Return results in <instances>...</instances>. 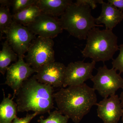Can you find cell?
<instances>
[{"instance_id":"d6986e66","label":"cell","mask_w":123,"mask_h":123,"mask_svg":"<svg viewBox=\"0 0 123 123\" xmlns=\"http://www.w3.org/2000/svg\"><path fill=\"white\" fill-rule=\"evenodd\" d=\"M69 119L59 111L55 110L50 112L47 118L44 119L41 116L38 121L40 123H68Z\"/></svg>"},{"instance_id":"d4e9b609","label":"cell","mask_w":123,"mask_h":123,"mask_svg":"<svg viewBox=\"0 0 123 123\" xmlns=\"http://www.w3.org/2000/svg\"><path fill=\"white\" fill-rule=\"evenodd\" d=\"M11 0H0V5L1 7H7L11 6Z\"/></svg>"},{"instance_id":"52a82bcc","label":"cell","mask_w":123,"mask_h":123,"mask_svg":"<svg viewBox=\"0 0 123 123\" xmlns=\"http://www.w3.org/2000/svg\"><path fill=\"white\" fill-rule=\"evenodd\" d=\"M6 40L18 56H25L32 42L36 38L27 26L14 21L6 32Z\"/></svg>"},{"instance_id":"ba28073f","label":"cell","mask_w":123,"mask_h":123,"mask_svg":"<svg viewBox=\"0 0 123 123\" xmlns=\"http://www.w3.org/2000/svg\"><path fill=\"white\" fill-rule=\"evenodd\" d=\"M96 63L93 61L90 63H85L84 61L70 62L66 67L63 87L82 85L91 79Z\"/></svg>"},{"instance_id":"277c9868","label":"cell","mask_w":123,"mask_h":123,"mask_svg":"<svg viewBox=\"0 0 123 123\" xmlns=\"http://www.w3.org/2000/svg\"><path fill=\"white\" fill-rule=\"evenodd\" d=\"M91 9L88 5L73 2L60 18L63 30L80 40L86 39L91 29L103 27L96 24L95 18L91 14Z\"/></svg>"},{"instance_id":"cb8c5ba5","label":"cell","mask_w":123,"mask_h":123,"mask_svg":"<svg viewBox=\"0 0 123 123\" xmlns=\"http://www.w3.org/2000/svg\"><path fill=\"white\" fill-rule=\"evenodd\" d=\"M108 2L122 12L123 11V0H108Z\"/></svg>"},{"instance_id":"484cf974","label":"cell","mask_w":123,"mask_h":123,"mask_svg":"<svg viewBox=\"0 0 123 123\" xmlns=\"http://www.w3.org/2000/svg\"><path fill=\"white\" fill-rule=\"evenodd\" d=\"M122 89H123V91L120 94L119 98L120 99V102H121V106L122 108V116L121 117V118H122L121 119H122V123H123V88Z\"/></svg>"},{"instance_id":"ac0fdd59","label":"cell","mask_w":123,"mask_h":123,"mask_svg":"<svg viewBox=\"0 0 123 123\" xmlns=\"http://www.w3.org/2000/svg\"><path fill=\"white\" fill-rule=\"evenodd\" d=\"M13 22V15L7 7H0V39Z\"/></svg>"},{"instance_id":"6da1fadb","label":"cell","mask_w":123,"mask_h":123,"mask_svg":"<svg viewBox=\"0 0 123 123\" xmlns=\"http://www.w3.org/2000/svg\"><path fill=\"white\" fill-rule=\"evenodd\" d=\"M53 96L58 111L75 123H80L98 104L95 90L85 83L62 88Z\"/></svg>"},{"instance_id":"4fadbf2b","label":"cell","mask_w":123,"mask_h":123,"mask_svg":"<svg viewBox=\"0 0 123 123\" xmlns=\"http://www.w3.org/2000/svg\"><path fill=\"white\" fill-rule=\"evenodd\" d=\"M102 11L98 17L95 18L96 24L103 23L106 29L112 30L123 19V13L119 9L108 2L102 4Z\"/></svg>"},{"instance_id":"ffe728a7","label":"cell","mask_w":123,"mask_h":123,"mask_svg":"<svg viewBox=\"0 0 123 123\" xmlns=\"http://www.w3.org/2000/svg\"><path fill=\"white\" fill-rule=\"evenodd\" d=\"M38 0H11V6L13 14L18 13L32 5L36 4Z\"/></svg>"},{"instance_id":"3957f363","label":"cell","mask_w":123,"mask_h":123,"mask_svg":"<svg viewBox=\"0 0 123 123\" xmlns=\"http://www.w3.org/2000/svg\"><path fill=\"white\" fill-rule=\"evenodd\" d=\"M85 47L81 52L83 57L90 58L95 62L113 60L119 50L118 37L111 30L93 28L88 33Z\"/></svg>"},{"instance_id":"30bf717a","label":"cell","mask_w":123,"mask_h":123,"mask_svg":"<svg viewBox=\"0 0 123 123\" xmlns=\"http://www.w3.org/2000/svg\"><path fill=\"white\" fill-rule=\"evenodd\" d=\"M27 27L35 35L52 39L63 30L60 18L42 13Z\"/></svg>"},{"instance_id":"8fae6325","label":"cell","mask_w":123,"mask_h":123,"mask_svg":"<svg viewBox=\"0 0 123 123\" xmlns=\"http://www.w3.org/2000/svg\"><path fill=\"white\" fill-rule=\"evenodd\" d=\"M66 68L64 64L53 62L43 66L34 76L42 84L53 87H63Z\"/></svg>"},{"instance_id":"7a4b0ae2","label":"cell","mask_w":123,"mask_h":123,"mask_svg":"<svg viewBox=\"0 0 123 123\" xmlns=\"http://www.w3.org/2000/svg\"><path fill=\"white\" fill-rule=\"evenodd\" d=\"M54 93L53 87L39 82L33 75L24 82L15 95L18 111L49 113L54 107Z\"/></svg>"},{"instance_id":"5b68a950","label":"cell","mask_w":123,"mask_h":123,"mask_svg":"<svg viewBox=\"0 0 123 123\" xmlns=\"http://www.w3.org/2000/svg\"><path fill=\"white\" fill-rule=\"evenodd\" d=\"M54 45L53 39L36 37L24 56L25 62L37 73L46 65L55 61Z\"/></svg>"},{"instance_id":"9a60e30c","label":"cell","mask_w":123,"mask_h":123,"mask_svg":"<svg viewBox=\"0 0 123 123\" xmlns=\"http://www.w3.org/2000/svg\"><path fill=\"white\" fill-rule=\"evenodd\" d=\"M11 95L6 97L4 92V98L0 104V123H12L17 117V105L10 98Z\"/></svg>"},{"instance_id":"2e32d148","label":"cell","mask_w":123,"mask_h":123,"mask_svg":"<svg viewBox=\"0 0 123 123\" xmlns=\"http://www.w3.org/2000/svg\"><path fill=\"white\" fill-rule=\"evenodd\" d=\"M2 45V49L0 51V72L4 75L10 65L12 62H17L18 57L6 40Z\"/></svg>"},{"instance_id":"44dd1931","label":"cell","mask_w":123,"mask_h":123,"mask_svg":"<svg viewBox=\"0 0 123 123\" xmlns=\"http://www.w3.org/2000/svg\"><path fill=\"white\" fill-rule=\"evenodd\" d=\"M120 52L118 57L112 60V68L119 71L120 74L123 73V43L119 46Z\"/></svg>"},{"instance_id":"603a6c76","label":"cell","mask_w":123,"mask_h":123,"mask_svg":"<svg viewBox=\"0 0 123 123\" xmlns=\"http://www.w3.org/2000/svg\"><path fill=\"white\" fill-rule=\"evenodd\" d=\"M103 2V0H77L75 2L77 4H83L88 5L92 9H94L97 7V4L98 3L102 4Z\"/></svg>"},{"instance_id":"7c38bea8","label":"cell","mask_w":123,"mask_h":123,"mask_svg":"<svg viewBox=\"0 0 123 123\" xmlns=\"http://www.w3.org/2000/svg\"><path fill=\"white\" fill-rule=\"evenodd\" d=\"M97 106L98 116L104 123H118L122 117V108L118 95L104 98Z\"/></svg>"},{"instance_id":"e0dca14e","label":"cell","mask_w":123,"mask_h":123,"mask_svg":"<svg viewBox=\"0 0 123 123\" xmlns=\"http://www.w3.org/2000/svg\"><path fill=\"white\" fill-rule=\"evenodd\" d=\"M41 14L40 10L36 4L18 13L13 14V20L17 23L27 26Z\"/></svg>"},{"instance_id":"5bb4252c","label":"cell","mask_w":123,"mask_h":123,"mask_svg":"<svg viewBox=\"0 0 123 123\" xmlns=\"http://www.w3.org/2000/svg\"><path fill=\"white\" fill-rule=\"evenodd\" d=\"M73 2L71 0H38L36 5L42 14L58 18Z\"/></svg>"},{"instance_id":"9c48e42d","label":"cell","mask_w":123,"mask_h":123,"mask_svg":"<svg viewBox=\"0 0 123 123\" xmlns=\"http://www.w3.org/2000/svg\"><path fill=\"white\" fill-rule=\"evenodd\" d=\"M18 57V61L7 68L5 83L13 90L14 97L24 82L31 77L34 73H36L24 60V56Z\"/></svg>"},{"instance_id":"8992f818","label":"cell","mask_w":123,"mask_h":123,"mask_svg":"<svg viewBox=\"0 0 123 123\" xmlns=\"http://www.w3.org/2000/svg\"><path fill=\"white\" fill-rule=\"evenodd\" d=\"M97 70L96 75L93 76L91 80L93 83L94 89L104 98L115 94L119 89H123V78L114 68H108L104 64Z\"/></svg>"},{"instance_id":"7402d4cb","label":"cell","mask_w":123,"mask_h":123,"mask_svg":"<svg viewBox=\"0 0 123 123\" xmlns=\"http://www.w3.org/2000/svg\"><path fill=\"white\" fill-rule=\"evenodd\" d=\"M38 115L37 112H35L32 114H27L25 117L21 118L17 117L14 119L12 123H30L31 121Z\"/></svg>"}]
</instances>
